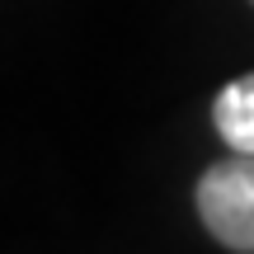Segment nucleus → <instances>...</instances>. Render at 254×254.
<instances>
[{
	"mask_svg": "<svg viewBox=\"0 0 254 254\" xmlns=\"http://www.w3.org/2000/svg\"><path fill=\"white\" fill-rule=\"evenodd\" d=\"M198 221L221 250L254 254V151H231L198 174Z\"/></svg>",
	"mask_w": 254,
	"mask_h": 254,
	"instance_id": "1",
	"label": "nucleus"
},
{
	"mask_svg": "<svg viewBox=\"0 0 254 254\" xmlns=\"http://www.w3.org/2000/svg\"><path fill=\"white\" fill-rule=\"evenodd\" d=\"M212 127L226 151H254V71L221 85V94L212 99Z\"/></svg>",
	"mask_w": 254,
	"mask_h": 254,
	"instance_id": "2",
	"label": "nucleus"
},
{
	"mask_svg": "<svg viewBox=\"0 0 254 254\" xmlns=\"http://www.w3.org/2000/svg\"><path fill=\"white\" fill-rule=\"evenodd\" d=\"M250 5H254V0H250Z\"/></svg>",
	"mask_w": 254,
	"mask_h": 254,
	"instance_id": "3",
	"label": "nucleus"
}]
</instances>
